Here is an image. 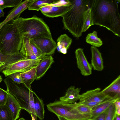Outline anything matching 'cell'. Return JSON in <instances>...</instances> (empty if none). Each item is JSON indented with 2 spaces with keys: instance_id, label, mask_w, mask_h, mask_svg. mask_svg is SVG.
Instances as JSON below:
<instances>
[{
  "instance_id": "cell-3",
  "label": "cell",
  "mask_w": 120,
  "mask_h": 120,
  "mask_svg": "<svg viewBox=\"0 0 120 120\" xmlns=\"http://www.w3.org/2000/svg\"><path fill=\"white\" fill-rule=\"evenodd\" d=\"M22 37L18 19L4 25L0 30V52L10 54L19 52Z\"/></svg>"
},
{
  "instance_id": "cell-9",
  "label": "cell",
  "mask_w": 120,
  "mask_h": 120,
  "mask_svg": "<svg viewBox=\"0 0 120 120\" xmlns=\"http://www.w3.org/2000/svg\"><path fill=\"white\" fill-rule=\"evenodd\" d=\"M77 67L82 75L84 76L90 75L92 73V68L88 61L83 49L79 48L75 51Z\"/></svg>"
},
{
  "instance_id": "cell-32",
  "label": "cell",
  "mask_w": 120,
  "mask_h": 120,
  "mask_svg": "<svg viewBox=\"0 0 120 120\" xmlns=\"http://www.w3.org/2000/svg\"><path fill=\"white\" fill-rule=\"evenodd\" d=\"M30 43L34 54L38 59L42 60L47 56L42 53L31 39L30 40Z\"/></svg>"
},
{
  "instance_id": "cell-39",
  "label": "cell",
  "mask_w": 120,
  "mask_h": 120,
  "mask_svg": "<svg viewBox=\"0 0 120 120\" xmlns=\"http://www.w3.org/2000/svg\"><path fill=\"white\" fill-rule=\"evenodd\" d=\"M4 13L3 9L0 7V18L4 16Z\"/></svg>"
},
{
  "instance_id": "cell-18",
  "label": "cell",
  "mask_w": 120,
  "mask_h": 120,
  "mask_svg": "<svg viewBox=\"0 0 120 120\" xmlns=\"http://www.w3.org/2000/svg\"><path fill=\"white\" fill-rule=\"evenodd\" d=\"M30 40L28 38L23 36L22 44L19 52L25 57V59H39L35 56L33 52L30 45Z\"/></svg>"
},
{
  "instance_id": "cell-1",
  "label": "cell",
  "mask_w": 120,
  "mask_h": 120,
  "mask_svg": "<svg viewBox=\"0 0 120 120\" xmlns=\"http://www.w3.org/2000/svg\"><path fill=\"white\" fill-rule=\"evenodd\" d=\"M120 0H90V7L94 25L105 27L120 37Z\"/></svg>"
},
{
  "instance_id": "cell-7",
  "label": "cell",
  "mask_w": 120,
  "mask_h": 120,
  "mask_svg": "<svg viewBox=\"0 0 120 120\" xmlns=\"http://www.w3.org/2000/svg\"><path fill=\"white\" fill-rule=\"evenodd\" d=\"M41 60L24 59L9 65L1 72L6 77L14 73H23L36 66Z\"/></svg>"
},
{
  "instance_id": "cell-14",
  "label": "cell",
  "mask_w": 120,
  "mask_h": 120,
  "mask_svg": "<svg viewBox=\"0 0 120 120\" xmlns=\"http://www.w3.org/2000/svg\"><path fill=\"white\" fill-rule=\"evenodd\" d=\"M51 55L47 56L41 60L36 66V79L42 77L45 74L52 64L54 62Z\"/></svg>"
},
{
  "instance_id": "cell-42",
  "label": "cell",
  "mask_w": 120,
  "mask_h": 120,
  "mask_svg": "<svg viewBox=\"0 0 120 120\" xmlns=\"http://www.w3.org/2000/svg\"><path fill=\"white\" fill-rule=\"evenodd\" d=\"M3 79L2 78V76L0 75V83L2 81Z\"/></svg>"
},
{
  "instance_id": "cell-16",
  "label": "cell",
  "mask_w": 120,
  "mask_h": 120,
  "mask_svg": "<svg viewBox=\"0 0 120 120\" xmlns=\"http://www.w3.org/2000/svg\"><path fill=\"white\" fill-rule=\"evenodd\" d=\"M5 105L10 111L13 120H16L19 117L20 112L22 108L18 102L9 94Z\"/></svg>"
},
{
  "instance_id": "cell-27",
  "label": "cell",
  "mask_w": 120,
  "mask_h": 120,
  "mask_svg": "<svg viewBox=\"0 0 120 120\" xmlns=\"http://www.w3.org/2000/svg\"><path fill=\"white\" fill-rule=\"evenodd\" d=\"M0 120H13L12 114L6 105L0 106Z\"/></svg>"
},
{
  "instance_id": "cell-26",
  "label": "cell",
  "mask_w": 120,
  "mask_h": 120,
  "mask_svg": "<svg viewBox=\"0 0 120 120\" xmlns=\"http://www.w3.org/2000/svg\"><path fill=\"white\" fill-rule=\"evenodd\" d=\"M29 100L28 106V112L31 115L32 120H37V116L35 113L34 96L31 87L29 89Z\"/></svg>"
},
{
  "instance_id": "cell-44",
  "label": "cell",
  "mask_w": 120,
  "mask_h": 120,
  "mask_svg": "<svg viewBox=\"0 0 120 120\" xmlns=\"http://www.w3.org/2000/svg\"><path fill=\"white\" fill-rule=\"evenodd\" d=\"M91 120V119H89V120Z\"/></svg>"
},
{
  "instance_id": "cell-19",
  "label": "cell",
  "mask_w": 120,
  "mask_h": 120,
  "mask_svg": "<svg viewBox=\"0 0 120 120\" xmlns=\"http://www.w3.org/2000/svg\"><path fill=\"white\" fill-rule=\"evenodd\" d=\"M71 5H58L55 3L50 4L51 7L50 11L44 15L46 17L52 18L61 16L68 11Z\"/></svg>"
},
{
  "instance_id": "cell-11",
  "label": "cell",
  "mask_w": 120,
  "mask_h": 120,
  "mask_svg": "<svg viewBox=\"0 0 120 120\" xmlns=\"http://www.w3.org/2000/svg\"><path fill=\"white\" fill-rule=\"evenodd\" d=\"M31 3L30 0H25L14 7L9 11L5 19L0 22V30L5 24L19 18L22 12L28 8Z\"/></svg>"
},
{
  "instance_id": "cell-24",
  "label": "cell",
  "mask_w": 120,
  "mask_h": 120,
  "mask_svg": "<svg viewBox=\"0 0 120 120\" xmlns=\"http://www.w3.org/2000/svg\"><path fill=\"white\" fill-rule=\"evenodd\" d=\"M86 42L96 47H99L103 44L101 39L98 36L96 31L88 34L86 38Z\"/></svg>"
},
{
  "instance_id": "cell-38",
  "label": "cell",
  "mask_w": 120,
  "mask_h": 120,
  "mask_svg": "<svg viewBox=\"0 0 120 120\" xmlns=\"http://www.w3.org/2000/svg\"><path fill=\"white\" fill-rule=\"evenodd\" d=\"M120 98L117 99L113 102L116 111L120 110Z\"/></svg>"
},
{
  "instance_id": "cell-37",
  "label": "cell",
  "mask_w": 120,
  "mask_h": 120,
  "mask_svg": "<svg viewBox=\"0 0 120 120\" xmlns=\"http://www.w3.org/2000/svg\"><path fill=\"white\" fill-rule=\"evenodd\" d=\"M106 111L100 114L92 120H105Z\"/></svg>"
},
{
  "instance_id": "cell-10",
  "label": "cell",
  "mask_w": 120,
  "mask_h": 120,
  "mask_svg": "<svg viewBox=\"0 0 120 120\" xmlns=\"http://www.w3.org/2000/svg\"><path fill=\"white\" fill-rule=\"evenodd\" d=\"M112 97L103 93L100 88H98L88 90L80 94L79 102H102Z\"/></svg>"
},
{
  "instance_id": "cell-15",
  "label": "cell",
  "mask_w": 120,
  "mask_h": 120,
  "mask_svg": "<svg viewBox=\"0 0 120 120\" xmlns=\"http://www.w3.org/2000/svg\"><path fill=\"white\" fill-rule=\"evenodd\" d=\"M81 89L71 86L67 90L65 95L60 98V100L68 104H73L79 100Z\"/></svg>"
},
{
  "instance_id": "cell-21",
  "label": "cell",
  "mask_w": 120,
  "mask_h": 120,
  "mask_svg": "<svg viewBox=\"0 0 120 120\" xmlns=\"http://www.w3.org/2000/svg\"><path fill=\"white\" fill-rule=\"evenodd\" d=\"M20 75L23 82L22 83L29 90L31 87V84L36 79V66L21 73Z\"/></svg>"
},
{
  "instance_id": "cell-23",
  "label": "cell",
  "mask_w": 120,
  "mask_h": 120,
  "mask_svg": "<svg viewBox=\"0 0 120 120\" xmlns=\"http://www.w3.org/2000/svg\"><path fill=\"white\" fill-rule=\"evenodd\" d=\"M33 93L35 96L34 99L36 115L40 120H43L44 118L45 112L43 102L33 91Z\"/></svg>"
},
{
  "instance_id": "cell-4",
  "label": "cell",
  "mask_w": 120,
  "mask_h": 120,
  "mask_svg": "<svg viewBox=\"0 0 120 120\" xmlns=\"http://www.w3.org/2000/svg\"><path fill=\"white\" fill-rule=\"evenodd\" d=\"M23 36L30 39L39 37L52 38L47 25L42 19L35 16L28 18L18 19Z\"/></svg>"
},
{
  "instance_id": "cell-34",
  "label": "cell",
  "mask_w": 120,
  "mask_h": 120,
  "mask_svg": "<svg viewBox=\"0 0 120 120\" xmlns=\"http://www.w3.org/2000/svg\"><path fill=\"white\" fill-rule=\"evenodd\" d=\"M20 73H16L9 75L8 76L14 82L18 84L23 83V82L20 75Z\"/></svg>"
},
{
  "instance_id": "cell-43",
  "label": "cell",
  "mask_w": 120,
  "mask_h": 120,
  "mask_svg": "<svg viewBox=\"0 0 120 120\" xmlns=\"http://www.w3.org/2000/svg\"><path fill=\"white\" fill-rule=\"evenodd\" d=\"M18 120H26L23 118H20Z\"/></svg>"
},
{
  "instance_id": "cell-2",
  "label": "cell",
  "mask_w": 120,
  "mask_h": 120,
  "mask_svg": "<svg viewBox=\"0 0 120 120\" xmlns=\"http://www.w3.org/2000/svg\"><path fill=\"white\" fill-rule=\"evenodd\" d=\"M71 3L68 11L61 17L64 27L73 36H81L86 14L90 7V0H70Z\"/></svg>"
},
{
  "instance_id": "cell-40",
  "label": "cell",
  "mask_w": 120,
  "mask_h": 120,
  "mask_svg": "<svg viewBox=\"0 0 120 120\" xmlns=\"http://www.w3.org/2000/svg\"><path fill=\"white\" fill-rule=\"evenodd\" d=\"M59 120H68L65 118L60 116H57Z\"/></svg>"
},
{
  "instance_id": "cell-20",
  "label": "cell",
  "mask_w": 120,
  "mask_h": 120,
  "mask_svg": "<svg viewBox=\"0 0 120 120\" xmlns=\"http://www.w3.org/2000/svg\"><path fill=\"white\" fill-rule=\"evenodd\" d=\"M101 91L107 95L113 97L120 95V75H119L108 86Z\"/></svg>"
},
{
  "instance_id": "cell-22",
  "label": "cell",
  "mask_w": 120,
  "mask_h": 120,
  "mask_svg": "<svg viewBox=\"0 0 120 120\" xmlns=\"http://www.w3.org/2000/svg\"><path fill=\"white\" fill-rule=\"evenodd\" d=\"M56 49L59 52L64 50L68 49L72 42V39L66 34H61L57 40Z\"/></svg>"
},
{
  "instance_id": "cell-28",
  "label": "cell",
  "mask_w": 120,
  "mask_h": 120,
  "mask_svg": "<svg viewBox=\"0 0 120 120\" xmlns=\"http://www.w3.org/2000/svg\"><path fill=\"white\" fill-rule=\"evenodd\" d=\"M94 25L91 9L90 7L87 10L85 17L83 32L86 31L91 26Z\"/></svg>"
},
{
  "instance_id": "cell-5",
  "label": "cell",
  "mask_w": 120,
  "mask_h": 120,
  "mask_svg": "<svg viewBox=\"0 0 120 120\" xmlns=\"http://www.w3.org/2000/svg\"><path fill=\"white\" fill-rule=\"evenodd\" d=\"M48 110L57 116L63 117L68 120H87L91 115L82 114L72 104L61 101H57L47 105Z\"/></svg>"
},
{
  "instance_id": "cell-12",
  "label": "cell",
  "mask_w": 120,
  "mask_h": 120,
  "mask_svg": "<svg viewBox=\"0 0 120 120\" xmlns=\"http://www.w3.org/2000/svg\"><path fill=\"white\" fill-rule=\"evenodd\" d=\"M25 58V57L20 52L10 54L0 52V71L11 64Z\"/></svg>"
},
{
  "instance_id": "cell-30",
  "label": "cell",
  "mask_w": 120,
  "mask_h": 120,
  "mask_svg": "<svg viewBox=\"0 0 120 120\" xmlns=\"http://www.w3.org/2000/svg\"><path fill=\"white\" fill-rule=\"evenodd\" d=\"M116 115V109L113 103L106 111L105 120H114Z\"/></svg>"
},
{
  "instance_id": "cell-25",
  "label": "cell",
  "mask_w": 120,
  "mask_h": 120,
  "mask_svg": "<svg viewBox=\"0 0 120 120\" xmlns=\"http://www.w3.org/2000/svg\"><path fill=\"white\" fill-rule=\"evenodd\" d=\"M58 1L54 0H35L28 9L29 10L39 11L42 7L55 3Z\"/></svg>"
},
{
  "instance_id": "cell-17",
  "label": "cell",
  "mask_w": 120,
  "mask_h": 120,
  "mask_svg": "<svg viewBox=\"0 0 120 120\" xmlns=\"http://www.w3.org/2000/svg\"><path fill=\"white\" fill-rule=\"evenodd\" d=\"M119 98L120 96L116 95L108 99L105 102L93 107L90 119L93 120L98 115L106 111L111 105L117 99Z\"/></svg>"
},
{
  "instance_id": "cell-13",
  "label": "cell",
  "mask_w": 120,
  "mask_h": 120,
  "mask_svg": "<svg viewBox=\"0 0 120 120\" xmlns=\"http://www.w3.org/2000/svg\"><path fill=\"white\" fill-rule=\"evenodd\" d=\"M91 65L92 69L95 71H101L104 68L103 58L101 54L97 48L91 46Z\"/></svg>"
},
{
  "instance_id": "cell-41",
  "label": "cell",
  "mask_w": 120,
  "mask_h": 120,
  "mask_svg": "<svg viewBox=\"0 0 120 120\" xmlns=\"http://www.w3.org/2000/svg\"><path fill=\"white\" fill-rule=\"evenodd\" d=\"M114 120H120V116L116 115L115 117Z\"/></svg>"
},
{
  "instance_id": "cell-8",
  "label": "cell",
  "mask_w": 120,
  "mask_h": 120,
  "mask_svg": "<svg viewBox=\"0 0 120 120\" xmlns=\"http://www.w3.org/2000/svg\"><path fill=\"white\" fill-rule=\"evenodd\" d=\"M31 39L44 55H51L56 49L57 44L52 38L39 37Z\"/></svg>"
},
{
  "instance_id": "cell-31",
  "label": "cell",
  "mask_w": 120,
  "mask_h": 120,
  "mask_svg": "<svg viewBox=\"0 0 120 120\" xmlns=\"http://www.w3.org/2000/svg\"><path fill=\"white\" fill-rule=\"evenodd\" d=\"M72 104L73 106L81 113L91 115L92 108L85 105H78L75 103Z\"/></svg>"
},
{
  "instance_id": "cell-6",
  "label": "cell",
  "mask_w": 120,
  "mask_h": 120,
  "mask_svg": "<svg viewBox=\"0 0 120 120\" xmlns=\"http://www.w3.org/2000/svg\"><path fill=\"white\" fill-rule=\"evenodd\" d=\"M4 81L8 93L18 102L22 109L28 112L29 91L23 83L18 84L8 76Z\"/></svg>"
},
{
  "instance_id": "cell-29",
  "label": "cell",
  "mask_w": 120,
  "mask_h": 120,
  "mask_svg": "<svg viewBox=\"0 0 120 120\" xmlns=\"http://www.w3.org/2000/svg\"><path fill=\"white\" fill-rule=\"evenodd\" d=\"M22 1V0H0V7L3 9L7 8L14 7Z\"/></svg>"
},
{
  "instance_id": "cell-35",
  "label": "cell",
  "mask_w": 120,
  "mask_h": 120,
  "mask_svg": "<svg viewBox=\"0 0 120 120\" xmlns=\"http://www.w3.org/2000/svg\"><path fill=\"white\" fill-rule=\"evenodd\" d=\"M108 99L102 102H97L92 101H84L79 102L76 104L78 105H85L93 108L94 107L105 102Z\"/></svg>"
},
{
  "instance_id": "cell-33",
  "label": "cell",
  "mask_w": 120,
  "mask_h": 120,
  "mask_svg": "<svg viewBox=\"0 0 120 120\" xmlns=\"http://www.w3.org/2000/svg\"><path fill=\"white\" fill-rule=\"evenodd\" d=\"M8 96L6 90L0 88V106L5 105Z\"/></svg>"
},
{
  "instance_id": "cell-36",
  "label": "cell",
  "mask_w": 120,
  "mask_h": 120,
  "mask_svg": "<svg viewBox=\"0 0 120 120\" xmlns=\"http://www.w3.org/2000/svg\"><path fill=\"white\" fill-rule=\"evenodd\" d=\"M51 6L50 5H48L42 7L40 10L43 14L49 12L50 11Z\"/></svg>"
}]
</instances>
